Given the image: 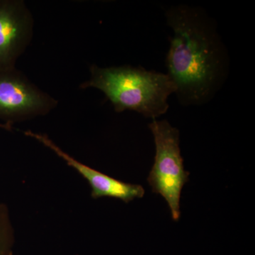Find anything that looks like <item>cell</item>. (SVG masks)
I'll list each match as a JSON object with an SVG mask.
<instances>
[{
	"label": "cell",
	"instance_id": "cell-6",
	"mask_svg": "<svg viewBox=\"0 0 255 255\" xmlns=\"http://www.w3.org/2000/svg\"><path fill=\"white\" fill-rule=\"evenodd\" d=\"M23 133L46 146L65 160L69 166L78 171L90 184L93 199L110 197L129 203L136 198L140 199L143 197L145 190L142 186L122 182L82 164L62 150L46 134L38 133L32 130H26Z\"/></svg>",
	"mask_w": 255,
	"mask_h": 255
},
{
	"label": "cell",
	"instance_id": "cell-4",
	"mask_svg": "<svg viewBox=\"0 0 255 255\" xmlns=\"http://www.w3.org/2000/svg\"><path fill=\"white\" fill-rule=\"evenodd\" d=\"M58 105L56 99L16 68L0 70V119L5 124L43 117Z\"/></svg>",
	"mask_w": 255,
	"mask_h": 255
},
{
	"label": "cell",
	"instance_id": "cell-3",
	"mask_svg": "<svg viewBox=\"0 0 255 255\" xmlns=\"http://www.w3.org/2000/svg\"><path fill=\"white\" fill-rule=\"evenodd\" d=\"M155 145V162L147 182L152 190L167 201L172 219H180V198L189 172L184 169L179 147V132L167 120H152L148 126Z\"/></svg>",
	"mask_w": 255,
	"mask_h": 255
},
{
	"label": "cell",
	"instance_id": "cell-7",
	"mask_svg": "<svg viewBox=\"0 0 255 255\" xmlns=\"http://www.w3.org/2000/svg\"><path fill=\"white\" fill-rule=\"evenodd\" d=\"M14 230L9 209L0 204V255H14Z\"/></svg>",
	"mask_w": 255,
	"mask_h": 255
},
{
	"label": "cell",
	"instance_id": "cell-2",
	"mask_svg": "<svg viewBox=\"0 0 255 255\" xmlns=\"http://www.w3.org/2000/svg\"><path fill=\"white\" fill-rule=\"evenodd\" d=\"M90 74L80 89L100 90L117 113L132 111L155 120L168 112L169 96L176 92L175 85L167 73L142 67L92 65Z\"/></svg>",
	"mask_w": 255,
	"mask_h": 255
},
{
	"label": "cell",
	"instance_id": "cell-1",
	"mask_svg": "<svg viewBox=\"0 0 255 255\" xmlns=\"http://www.w3.org/2000/svg\"><path fill=\"white\" fill-rule=\"evenodd\" d=\"M172 29L166 56L167 75L184 107L213 100L229 72V57L212 18L201 8L179 4L165 11Z\"/></svg>",
	"mask_w": 255,
	"mask_h": 255
},
{
	"label": "cell",
	"instance_id": "cell-5",
	"mask_svg": "<svg viewBox=\"0 0 255 255\" xmlns=\"http://www.w3.org/2000/svg\"><path fill=\"white\" fill-rule=\"evenodd\" d=\"M34 18L23 0H0V70L16 68L31 44Z\"/></svg>",
	"mask_w": 255,
	"mask_h": 255
},
{
	"label": "cell",
	"instance_id": "cell-8",
	"mask_svg": "<svg viewBox=\"0 0 255 255\" xmlns=\"http://www.w3.org/2000/svg\"><path fill=\"white\" fill-rule=\"evenodd\" d=\"M0 128H2L6 129V130H9V129L11 128V125H9L8 124H0Z\"/></svg>",
	"mask_w": 255,
	"mask_h": 255
}]
</instances>
